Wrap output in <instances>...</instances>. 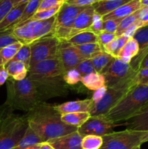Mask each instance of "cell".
Returning a JSON list of instances; mask_svg holds the SVG:
<instances>
[{
  "label": "cell",
  "instance_id": "7402d4cb",
  "mask_svg": "<svg viewBox=\"0 0 148 149\" xmlns=\"http://www.w3.org/2000/svg\"><path fill=\"white\" fill-rule=\"evenodd\" d=\"M10 77L16 81H21L27 77L28 69L26 65L20 61L9 63L5 66Z\"/></svg>",
  "mask_w": 148,
  "mask_h": 149
},
{
  "label": "cell",
  "instance_id": "e0dca14e",
  "mask_svg": "<svg viewBox=\"0 0 148 149\" xmlns=\"http://www.w3.org/2000/svg\"><path fill=\"white\" fill-rule=\"evenodd\" d=\"M142 8V7L141 5L140 0H132L130 2L118 7L112 13L102 16V20L104 21V20H109V19L124 18Z\"/></svg>",
  "mask_w": 148,
  "mask_h": 149
},
{
  "label": "cell",
  "instance_id": "d4e9b609",
  "mask_svg": "<svg viewBox=\"0 0 148 149\" xmlns=\"http://www.w3.org/2000/svg\"><path fill=\"white\" fill-rule=\"evenodd\" d=\"M81 81L89 90H94V91L97 89L105 86V80H104V76L96 71L82 77Z\"/></svg>",
  "mask_w": 148,
  "mask_h": 149
},
{
  "label": "cell",
  "instance_id": "ffe728a7",
  "mask_svg": "<svg viewBox=\"0 0 148 149\" xmlns=\"http://www.w3.org/2000/svg\"><path fill=\"white\" fill-rule=\"evenodd\" d=\"M131 1L132 0H100L93 6L96 13L104 16Z\"/></svg>",
  "mask_w": 148,
  "mask_h": 149
},
{
  "label": "cell",
  "instance_id": "f6af8a7d",
  "mask_svg": "<svg viewBox=\"0 0 148 149\" xmlns=\"http://www.w3.org/2000/svg\"><path fill=\"white\" fill-rule=\"evenodd\" d=\"M135 79L137 85H148V68L139 70L135 76Z\"/></svg>",
  "mask_w": 148,
  "mask_h": 149
},
{
  "label": "cell",
  "instance_id": "277c9868",
  "mask_svg": "<svg viewBox=\"0 0 148 149\" xmlns=\"http://www.w3.org/2000/svg\"><path fill=\"white\" fill-rule=\"evenodd\" d=\"M28 127L26 116H19L5 104L0 106V149L14 148Z\"/></svg>",
  "mask_w": 148,
  "mask_h": 149
},
{
  "label": "cell",
  "instance_id": "60d3db41",
  "mask_svg": "<svg viewBox=\"0 0 148 149\" xmlns=\"http://www.w3.org/2000/svg\"><path fill=\"white\" fill-rule=\"evenodd\" d=\"M123 18H116V19H109V20H104L103 22L102 31L111 32L115 33L120 22Z\"/></svg>",
  "mask_w": 148,
  "mask_h": 149
},
{
  "label": "cell",
  "instance_id": "1f68e13d",
  "mask_svg": "<svg viewBox=\"0 0 148 149\" xmlns=\"http://www.w3.org/2000/svg\"><path fill=\"white\" fill-rule=\"evenodd\" d=\"M142 9L137 10V11H136L135 13H133V14L124 17V18L122 20V21L120 22V25H119L117 31H116L115 32L116 36H119L124 34V33H126V31H127L131 26H133L136 22H137L138 20H139Z\"/></svg>",
  "mask_w": 148,
  "mask_h": 149
},
{
  "label": "cell",
  "instance_id": "ab89813d",
  "mask_svg": "<svg viewBox=\"0 0 148 149\" xmlns=\"http://www.w3.org/2000/svg\"><path fill=\"white\" fill-rule=\"evenodd\" d=\"M97 42L101 45V47L104 46L110 43L116 37L115 33H111V32L102 31L97 33Z\"/></svg>",
  "mask_w": 148,
  "mask_h": 149
},
{
  "label": "cell",
  "instance_id": "f35d334b",
  "mask_svg": "<svg viewBox=\"0 0 148 149\" xmlns=\"http://www.w3.org/2000/svg\"><path fill=\"white\" fill-rule=\"evenodd\" d=\"M82 77L75 69L65 71L64 75V80L68 85H73L81 81Z\"/></svg>",
  "mask_w": 148,
  "mask_h": 149
},
{
  "label": "cell",
  "instance_id": "3957f363",
  "mask_svg": "<svg viewBox=\"0 0 148 149\" xmlns=\"http://www.w3.org/2000/svg\"><path fill=\"white\" fill-rule=\"evenodd\" d=\"M7 100L4 104L14 111L20 110L28 113L44 103L33 81L28 77L16 81L11 77L7 80Z\"/></svg>",
  "mask_w": 148,
  "mask_h": 149
},
{
  "label": "cell",
  "instance_id": "83f0119b",
  "mask_svg": "<svg viewBox=\"0 0 148 149\" xmlns=\"http://www.w3.org/2000/svg\"><path fill=\"white\" fill-rule=\"evenodd\" d=\"M90 116L91 115L89 112H76L62 115L61 119L67 125L79 127L86 122Z\"/></svg>",
  "mask_w": 148,
  "mask_h": 149
},
{
  "label": "cell",
  "instance_id": "5b68a950",
  "mask_svg": "<svg viewBox=\"0 0 148 149\" xmlns=\"http://www.w3.org/2000/svg\"><path fill=\"white\" fill-rule=\"evenodd\" d=\"M148 104V85H136L105 115L115 124L126 121Z\"/></svg>",
  "mask_w": 148,
  "mask_h": 149
},
{
  "label": "cell",
  "instance_id": "52a82bcc",
  "mask_svg": "<svg viewBox=\"0 0 148 149\" xmlns=\"http://www.w3.org/2000/svg\"><path fill=\"white\" fill-rule=\"evenodd\" d=\"M56 15L44 20H30L15 26L12 33L23 45H30L32 42L53 34Z\"/></svg>",
  "mask_w": 148,
  "mask_h": 149
},
{
  "label": "cell",
  "instance_id": "681fc988",
  "mask_svg": "<svg viewBox=\"0 0 148 149\" xmlns=\"http://www.w3.org/2000/svg\"><path fill=\"white\" fill-rule=\"evenodd\" d=\"M9 77L10 76L5 66H0V86L3 85L7 81Z\"/></svg>",
  "mask_w": 148,
  "mask_h": 149
},
{
  "label": "cell",
  "instance_id": "9a60e30c",
  "mask_svg": "<svg viewBox=\"0 0 148 149\" xmlns=\"http://www.w3.org/2000/svg\"><path fill=\"white\" fill-rule=\"evenodd\" d=\"M94 103L92 99L69 101L59 105H55L54 108L61 115L76 112H89L90 113L94 107Z\"/></svg>",
  "mask_w": 148,
  "mask_h": 149
},
{
  "label": "cell",
  "instance_id": "7a4b0ae2",
  "mask_svg": "<svg viewBox=\"0 0 148 149\" xmlns=\"http://www.w3.org/2000/svg\"><path fill=\"white\" fill-rule=\"evenodd\" d=\"M28 126L44 142L78 131L75 126L69 125L61 119L62 115L49 103H42L25 115Z\"/></svg>",
  "mask_w": 148,
  "mask_h": 149
},
{
  "label": "cell",
  "instance_id": "d590c367",
  "mask_svg": "<svg viewBox=\"0 0 148 149\" xmlns=\"http://www.w3.org/2000/svg\"><path fill=\"white\" fill-rule=\"evenodd\" d=\"M61 6L53 7V8L48 9V10H42V11L36 12L29 20H44L51 18L53 16L56 15L57 13L60 9Z\"/></svg>",
  "mask_w": 148,
  "mask_h": 149
},
{
  "label": "cell",
  "instance_id": "7dc6e473",
  "mask_svg": "<svg viewBox=\"0 0 148 149\" xmlns=\"http://www.w3.org/2000/svg\"><path fill=\"white\" fill-rule=\"evenodd\" d=\"M107 88V87H106V86H104V87L97 89V90L94 91V93H93L92 97H91V99H92L94 104H95L96 103H97V102L100 101V100H101V99L102 98L103 96H104V94H105Z\"/></svg>",
  "mask_w": 148,
  "mask_h": 149
},
{
  "label": "cell",
  "instance_id": "603a6c76",
  "mask_svg": "<svg viewBox=\"0 0 148 149\" xmlns=\"http://www.w3.org/2000/svg\"><path fill=\"white\" fill-rule=\"evenodd\" d=\"M43 143H44L43 140L28 126L22 139L12 149H25L32 146L41 144Z\"/></svg>",
  "mask_w": 148,
  "mask_h": 149
},
{
  "label": "cell",
  "instance_id": "db71d44e",
  "mask_svg": "<svg viewBox=\"0 0 148 149\" xmlns=\"http://www.w3.org/2000/svg\"><path fill=\"white\" fill-rule=\"evenodd\" d=\"M140 3L142 8H144V7H148V0H140Z\"/></svg>",
  "mask_w": 148,
  "mask_h": 149
},
{
  "label": "cell",
  "instance_id": "8fae6325",
  "mask_svg": "<svg viewBox=\"0 0 148 149\" xmlns=\"http://www.w3.org/2000/svg\"><path fill=\"white\" fill-rule=\"evenodd\" d=\"M116 125L109 120L105 115L91 116L86 122L78 128V132L83 137L88 135L102 137L113 132Z\"/></svg>",
  "mask_w": 148,
  "mask_h": 149
},
{
  "label": "cell",
  "instance_id": "4fadbf2b",
  "mask_svg": "<svg viewBox=\"0 0 148 149\" xmlns=\"http://www.w3.org/2000/svg\"><path fill=\"white\" fill-rule=\"evenodd\" d=\"M57 57L60 60L65 71L75 69L80 63L86 60L77 49L76 47L71 45L67 41H62L59 43Z\"/></svg>",
  "mask_w": 148,
  "mask_h": 149
},
{
  "label": "cell",
  "instance_id": "8992f818",
  "mask_svg": "<svg viewBox=\"0 0 148 149\" xmlns=\"http://www.w3.org/2000/svg\"><path fill=\"white\" fill-rule=\"evenodd\" d=\"M134 71L129 77L120 80L114 85L107 88L106 93L101 100L94 105L92 110L90 111L91 116L106 115L107 112L115 106L133 87L136 84Z\"/></svg>",
  "mask_w": 148,
  "mask_h": 149
},
{
  "label": "cell",
  "instance_id": "484cf974",
  "mask_svg": "<svg viewBox=\"0 0 148 149\" xmlns=\"http://www.w3.org/2000/svg\"><path fill=\"white\" fill-rule=\"evenodd\" d=\"M131 37H129V36L126 34L116 36L110 43L102 47L103 52H106V53L113 56V58H116L120 49H122V47L124 46L125 44L128 42V40Z\"/></svg>",
  "mask_w": 148,
  "mask_h": 149
},
{
  "label": "cell",
  "instance_id": "816d5d0a",
  "mask_svg": "<svg viewBox=\"0 0 148 149\" xmlns=\"http://www.w3.org/2000/svg\"><path fill=\"white\" fill-rule=\"evenodd\" d=\"M39 149H54L49 145L47 143H43L41 144L40 147H39Z\"/></svg>",
  "mask_w": 148,
  "mask_h": 149
},
{
  "label": "cell",
  "instance_id": "11a10c76",
  "mask_svg": "<svg viewBox=\"0 0 148 149\" xmlns=\"http://www.w3.org/2000/svg\"><path fill=\"white\" fill-rule=\"evenodd\" d=\"M134 149H141V146H138V147H136V148H135Z\"/></svg>",
  "mask_w": 148,
  "mask_h": 149
},
{
  "label": "cell",
  "instance_id": "9c48e42d",
  "mask_svg": "<svg viewBox=\"0 0 148 149\" xmlns=\"http://www.w3.org/2000/svg\"><path fill=\"white\" fill-rule=\"evenodd\" d=\"M86 7H78L64 3L56 15L53 35L61 42L68 40L75 18Z\"/></svg>",
  "mask_w": 148,
  "mask_h": 149
},
{
  "label": "cell",
  "instance_id": "836d02e7",
  "mask_svg": "<svg viewBox=\"0 0 148 149\" xmlns=\"http://www.w3.org/2000/svg\"><path fill=\"white\" fill-rule=\"evenodd\" d=\"M103 143L101 136L88 135L83 137L81 147L82 149H100Z\"/></svg>",
  "mask_w": 148,
  "mask_h": 149
},
{
  "label": "cell",
  "instance_id": "7c38bea8",
  "mask_svg": "<svg viewBox=\"0 0 148 149\" xmlns=\"http://www.w3.org/2000/svg\"><path fill=\"white\" fill-rule=\"evenodd\" d=\"M133 72L134 71L132 69L130 63H126L115 58L102 74L104 77L105 86L109 87L129 77Z\"/></svg>",
  "mask_w": 148,
  "mask_h": 149
},
{
  "label": "cell",
  "instance_id": "8d00e7d4",
  "mask_svg": "<svg viewBox=\"0 0 148 149\" xmlns=\"http://www.w3.org/2000/svg\"><path fill=\"white\" fill-rule=\"evenodd\" d=\"M12 29L0 31V49L12 44L19 42L12 33Z\"/></svg>",
  "mask_w": 148,
  "mask_h": 149
},
{
  "label": "cell",
  "instance_id": "e575fe53",
  "mask_svg": "<svg viewBox=\"0 0 148 149\" xmlns=\"http://www.w3.org/2000/svg\"><path fill=\"white\" fill-rule=\"evenodd\" d=\"M13 61L23 62L26 65L28 69H29L30 61V49L29 45H23L18 49L17 53L15 54L14 58L12 59L10 62H13Z\"/></svg>",
  "mask_w": 148,
  "mask_h": 149
},
{
  "label": "cell",
  "instance_id": "d6a6232c",
  "mask_svg": "<svg viewBox=\"0 0 148 149\" xmlns=\"http://www.w3.org/2000/svg\"><path fill=\"white\" fill-rule=\"evenodd\" d=\"M41 1L42 0H30L29 1H28L21 17H20L15 26L21 24L29 20L37 12L38 8H39Z\"/></svg>",
  "mask_w": 148,
  "mask_h": 149
},
{
  "label": "cell",
  "instance_id": "4316f807",
  "mask_svg": "<svg viewBox=\"0 0 148 149\" xmlns=\"http://www.w3.org/2000/svg\"><path fill=\"white\" fill-rule=\"evenodd\" d=\"M67 42L74 46L85 45L88 43H95L97 42V36L95 33L90 30H85L76 33L71 36Z\"/></svg>",
  "mask_w": 148,
  "mask_h": 149
},
{
  "label": "cell",
  "instance_id": "b9f144b4",
  "mask_svg": "<svg viewBox=\"0 0 148 149\" xmlns=\"http://www.w3.org/2000/svg\"><path fill=\"white\" fill-rule=\"evenodd\" d=\"M68 0H42L38 8L37 12L53 8L57 6H62Z\"/></svg>",
  "mask_w": 148,
  "mask_h": 149
},
{
  "label": "cell",
  "instance_id": "f907efd6",
  "mask_svg": "<svg viewBox=\"0 0 148 149\" xmlns=\"http://www.w3.org/2000/svg\"><path fill=\"white\" fill-rule=\"evenodd\" d=\"M139 20L142 22L143 26L148 24V7H144L142 9Z\"/></svg>",
  "mask_w": 148,
  "mask_h": 149
},
{
  "label": "cell",
  "instance_id": "bcb514c9",
  "mask_svg": "<svg viewBox=\"0 0 148 149\" xmlns=\"http://www.w3.org/2000/svg\"><path fill=\"white\" fill-rule=\"evenodd\" d=\"M100 0H68L66 1L68 4L78 7H86V6L93 5Z\"/></svg>",
  "mask_w": 148,
  "mask_h": 149
},
{
  "label": "cell",
  "instance_id": "cb8c5ba5",
  "mask_svg": "<svg viewBox=\"0 0 148 149\" xmlns=\"http://www.w3.org/2000/svg\"><path fill=\"white\" fill-rule=\"evenodd\" d=\"M132 38L139 45V52L137 56H143L148 52V24L136 29Z\"/></svg>",
  "mask_w": 148,
  "mask_h": 149
},
{
  "label": "cell",
  "instance_id": "44dd1931",
  "mask_svg": "<svg viewBox=\"0 0 148 149\" xmlns=\"http://www.w3.org/2000/svg\"><path fill=\"white\" fill-rule=\"evenodd\" d=\"M139 52V47L137 42L134 39L131 37L120 50L117 58L126 63H130L133 58L138 55Z\"/></svg>",
  "mask_w": 148,
  "mask_h": 149
},
{
  "label": "cell",
  "instance_id": "7bdbcfd3",
  "mask_svg": "<svg viewBox=\"0 0 148 149\" xmlns=\"http://www.w3.org/2000/svg\"><path fill=\"white\" fill-rule=\"evenodd\" d=\"M15 6V0H0V22Z\"/></svg>",
  "mask_w": 148,
  "mask_h": 149
},
{
  "label": "cell",
  "instance_id": "d6986e66",
  "mask_svg": "<svg viewBox=\"0 0 148 149\" xmlns=\"http://www.w3.org/2000/svg\"><path fill=\"white\" fill-rule=\"evenodd\" d=\"M27 3L14 6L0 22V31L12 29L15 27L17 22L21 17Z\"/></svg>",
  "mask_w": 148,
  "mask_h": 149
},
{
  "label": "cell",
  "instance_id": "ee69618b",
  "mask_svg": "<svg viewBox=\"0 0 148 149\" xmlns=\"http://www.w3.org/2000/svg\"><path fill=\"white\" fill-rule=\"evenodd\" d=\"M103 20H102V16L100 15L97 14V13H94V18H93L92 24H91V27L89 28V30L91 31L94 33L97 34L99 32L102 31L103 27Z\"/></svg>",
  "mask_w": 148,
  "mask_h": 149
},
{
  "label": "cell",
  "instance_id": "f1b7e54d",
  "mask_svg": "<svg viewBox=\"0 0 148 149\" xmlns=\"http://www.w3.org/2000/svg\"><path fill=\"white\" fill-rule=\"evenodd\" d=\"M23 45L21 42H17L0 49V66H6Z\"/></svg>",
  "mask_w": 148,
  "mask_h": 149
},
{
  "label": "cell",
  "instance_id": "f546056e",
  "mask_svg": "<svg viewBox=\"0 0 148 149\" xmlns=\"http://www.w3.org/2000/svg\"><path fill=\"white\" fill-rule=\"evenodd\" d=\"M114 58L113 56L102 51L101 53L91 60L96 72L102 74L108 67Z\"/></svg>",
  "mask_w": 148,
  "mask_h": 149
},
{
  "label": "cell",
  "instance_id": "c3c4849f",
  "mask_svg": "<svg viewBox=\"0 0 148 149\" xmlns=\"http://www.w3.org/2000/svg\"><path fill=\"white\" fill-rule=\"evenodd\" d=\"M146 68H148V52L142 57V59L139 61V63L132 69L137 72L139 70Z\"/></svg>",
  "mask_w": 148,
  "mask_h": 149
},
{
  "label": "cell",
  "instance_id": "ba28073f",
  "mask_svg": "<svg viewBox=\"0 0 148 149\" xmlns=\"http://www.w3.org/2000/svg\"><path fill=\"white\" fill-rule=\"evenodd\" d=\"M100 149H134L148 141V131L126 129L103 135Z\"/></svg>",
  "mask_w": 148,
  "mask_h": 149
},
{
  "label": "cell",
  "instance_id": "6da1fadb",
  "mask_svg": "<svg viewBox=\"0 0 148 149\" xmlns=\"http://www.w3.org/2000/svg\"><path fill=\"white\" fill-rule=\"evenodd\" d=\"M65 71L57 56L29 68L27 77L33 81L44 102L68 94L69 85L64 80Z\"/></svg>",
  "mask_w": 148,
  "mask_h": 149
},
{
  "label": "cell",
  "instance_id": "74e56055",
  "mask_svg": "<svg viewBox=\"0 0 148 149\" xmlns=\"http://www.w3.org/2000/svg\"><path fill=\"white\" fill-rule=\"evenodd\" d=\"M75 69L78 71V72L81 74V77H84V76L91 74V73L95 72V70L93 66L91 59H86L83 61L75 67Z\"/></svg>",
  "mask_w": 148,
  "mask_h": 149
},
{
  "label": "cell",
  "instance_id": "30bf717a",
  "mask_svg": "<svg viewBox=\"0 0 148 149\" xmlns=\"http://www.w3.org/2000/svg\"><path fill=\"white\" fill-rule=\"evenodd\" d=\"M60 42L55 35L49 34L30 44V67L41 61L56 58Z\"/></svg>",
  "mask_w": 148,
  "mask_h": 149
},
{
  "label": "cell",
  "instance_id": "4dcf8cb0",
  "mask_svg": "<svg viewBox=\"0 0 148 149\" xmlns=\"http://www.w3.org/2000/svg\"><path fill=\"white\" fill-rule=\"evenodd\" d=\"M75 47L79 50V52L85 57L86 59H92L103 51L101 45L98 42L88 43Z\"/></svg>",
  "mask_w": 148,
  "mask_h": 149
},
{
  "label": "cell",
  "instance_id": "f5cc1de1",
  "mask_svg": "<svg viewBox=\"0 0 148 149\" xmlns=\"http://www.w3.org/2000/svg\"><path fill=\"white\" fill-rule=\"evenodd\" d=\"M30 0H15V6L18 5L20 4H24V3H27Z\"/></svg>",
  "mask_w": 148,
  "mask_h": 149
},
{
  "label": "cell",
  "instance_id": "2e32d148",
  "mask_svg": "<svg viewBox=\"0 0 148 149\" xmlns=\"http://www.w3.org/2000/svg\"><path fill=\"white\" fill-rule=\"evenodd\" d=\"M94 13L95 11L93 5L87 6L83 11H81L74 21L68 39L82 31L89 30L92 24Z\"/></svg>",
  "mask_w": 148,
  "mask_h": 149
},
{
  "label": "cell",
  "instance_id": "ac0fdd59",
  "mask_svg": "<svg viewBox=\"0 0 148 149\" xmlns=\"http://www.w3.org/2000/svg\"><path fill=\"white\" fill-rule=\"evenodd\" d=\"M127 129L137 131H148V104L140 111L125 121Z\"/></svg>",
  "mask_w": 148,
  "mask_h": 149
},
{
  "label": "cell",
  "instance_id": "5bb4252c",
  "mask_svg": "<svg viewBox=\"0 0 148 149\" xmlns=\"http://www.w3.org/2000/svg\"><path fill=\"white\" fill-rule=\"evenodd\" d=\"M82 135L76 131L59 138L51 139L46 143H49L54 149H82Z\"/></svg>",
  "mask_w": 148,
  "mask_h": 149
}]
</instances>
